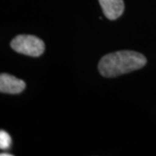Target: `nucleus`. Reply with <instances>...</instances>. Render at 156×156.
I'll list each match as a JSON object with an SVG mask.
<instances>
[{
  "instance_id": "3",
  "label": "nucleus",
  "mask_w": 156,
  "mask_h": 156,
  "mask_svg": "<svg viewBox=\"0 0 156 156\" xmlns=\"http://www.w3.org/2000/svg\"><path fill=\"white\" fill-rule=\"evenodd\" d=\"M26 88V82L21 79L10 75L7 73H2L0 75V91L8 94H17L23 92Z\"/></svg>"
},
{
  "instance_id": "2",
  "label": "nucleus",
  "mask_w": 156,
  "mask_h": 156,
  "mask_svg": "<svg viewBox=\"0 0 156 156\" xmlns=\"http://www.w3.org/2000/svg\"><path fill=\"white\" fill-rule=\"evenodd\" d=\"M10 47L15 52L30 57H39L45 52V43L38 37L32 35L15 37L11 41Z\"/></svg>"
},
{
  "instance_id": "5",
  "label": "nucleus",
  "mask_w": 156,
  "mask_h": 156,
  "mask_svg": "<svg viewBox=\"0 0 156 156\" xmlns=\"http://www.w3.org/2000/svg\"><path fill=\"white\" fill-rule=\"evenodd\" d=\"M11 138L7 132L4 130L0 131V148L1 149H8L11 146Z\"/></svg>"
},
{
  "instance_id": "1",
  "label": "nucleus",
  "mask_w": 156,
  "mask_h": 156,
  "mask_svg": "<svg viewBox=\"0 0 156 156\" xmlns=\"http://www.w3.org/2000/svg\"><path fill=\"white\" fill-rule=\"evenodd\" d=\"M147 60L141 53L118 51L105 55L98 63V71L104 77L112 78L130 73L144 67Z\"/></svg>"
},
{
  "instance_id": "4",
  "label": "nucleus",
  "mask_w": 156,
  "mask_h": 156,
  "mask_svg": "<svg viewBox=\"0 0 156 156\" xmlns=\"http://www.w3.org/2000/svg\"><path fill=\"white\" fill-rule=\"evenodd\" d=\"M104 14L111 20H117L123 14L125 4L123 0H98Z\"/></svg>"
}]
</instances>
